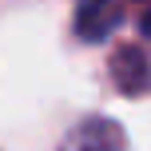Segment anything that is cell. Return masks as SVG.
<instances>
[{
  "mask_svg": "<svg viewBox=\"0 0 151 151\" xmlns=\"http://www.w3.org/2000/svg\"><path fill=\"white\" fill-rule=\"evenodd\" d=\"M64 151H123V127L111 119H88L68 135Z\"/></svg>",
  "mask_w": 151,
  "mask_h": 151,
  "instance_id": "7a4b0ae2",
  "label": "cell"
},
{
  "mask_svg": "<svg viewBox=\"0 0 151 151\" xmlns=\"http://www.w3.org/2000/svg\"><path fill=\"white\" fill-rule=\"evenodd\" d=\"M119 16H123L119 0H80V8H76V32L83 40H107L119 28Z\"/></svg>",
  "mask_w": 151,
  "mask_h": 151,
  "instance_id": "6da1fadb",
  "label": "cell"
},
{
  "mask_svg": "<svg viewBox=\"0 0 151 151\" xmlns=\"http://www.w3.org/2000/svg\"><path fill=\"white\" fill-rule=\"evenodd\" d=\"M147 68H151V64L143 60L139 48H119L115 60H111V76H115V83H119L127 96H139V91L151 88V72Z\"/></svg>",
  "mask_w": 151,
  "mask_h": 151,
  "instance_id": "3957f363",
  "label": "cell"
},
{
  "mask_svg": "<svg viewBox=\"0 0 151 151\" xmlns=\"http://www.w3.org/2000/svg\"><path fill=\"white\" fill-rule=\"evenodd\" d=\"M143 36H151V8H147V16H143Z\"/></svg>",
  "mask_w": 151,
  "mask_h": 151,
  "instance_id": "277c9868",
  "label": "cell"
}]
</instances>
